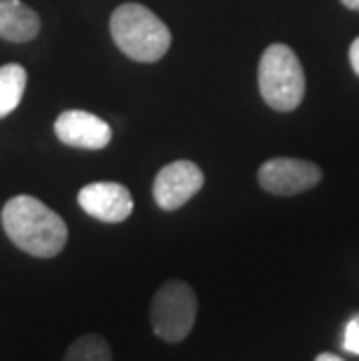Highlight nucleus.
Returning <instances> with one entry per match:
<instances>
[{"instance_id":"obj_3","label":"nucleus","mask_w":359,"mask_h":361,"mask_svg":"<svg viewBox=\"0 0 359 361\" xmlns=\"http://www.w3.org/2000/svg\"><path fill=\"white\" fill-rule=\"evenodd\" d=\"M259 94L276 112H294L305 98V73L289 44H269L257 68Z\"/></svg>"},{"instance_id":"obj_2","label":"nucleus","mask_w":359,"mask_h":361,"mask_svg":"<svg viewBox=\"0 0 359 361\" xmlns=\"http://www.w3.org/2000/svg\"><path fill=\"white\" fill-rule=\"evenodd\" d=\"M110 35L119 51L138 63H157L173 44L171 28L140 3H124L112 12Z\"/></svg>"},{"instance_id":"obj_15","label":"nucleus","mask_w":359,"mask_h":361,"mask_svg":"<svg viewBox=\"0 0 359 361\" xmlns=\"http://www.w3.org/2000/svg\"><path fill=\"white\" fill-rule=\"evenodd\" d=\"M341 5L348 7V10H353V12H359V0H341Z\"/></svg>"},{"instance_id":"obj_13","label":"nucleus","mask_w":359,"mask_h":361,"mask_svg":"<svg viewBox=\"0 0 359 361\" xmlns=\"http://www.w3.org/2000/svg\"><path fill=\"white\" fill-rule=\"evenodd\" d=\"M348 59H350V66H353V71L357 73V78H359V35L353 40V44H350Z\"/></svg>"},{"instance_id":"obj_5","label":"nucleus","mask_w":359,"mask_h":361,"mask_svg":"<svg viewBox=\"0 0 359 361\" xmlns=\"http://www.w3.org/2000/svg\"><path fill=\"white\" fill-rule=\"evenodd\" d=\"M257 182L266 194L273 196H296L315 189L322 182V168L312 161L276 157L259 166Z\"/></svg>"},{"instance_id":"obj_6","label":"nucleus","mask_w":359,"mask_h":361,"mask_svg":"<svg viewBox=\"0 0 359 361\" xmlns=\"http://www.w3.org/2000/svg\"><path fill=\"white\" fill-rule=\"evenodd\" d=\"M205 175L194 161L180 159L173 164L164 166L157 173L154 184H152V196L154 203L166 212L180 210L182 205H187L192 198L203 189Z\"/></svg>"},{"instance_id":"obj_7","label":"nucleus","mask_w":359,"mask_h":361,"mask_svg":"<svg viewBox=\"0 0 359 361\" xmlns=\"http://www.w3.org/2000/svg\"><path fill=\"white\" fill-rule=\"evenodd\" d=\"M78 203L89 217L103 224H121L133 212V196L119 182H91L78 194Z\"/></svg>"},{"instance_id":"obj_9","label":"nucleus","mask_w":359,"mask_h":361,"mask_svg":"<svg viewBox=\"0 0 359 361\" xmlns=\"http://www.w3.org/2000/svg\"><path fill=\"white\" fill-rule=\"evenodd\" d=\"M40 17L21 0H0V37L7 42H30L40 33Z\"/></svg>"},{"instance_id":"obj_12","label":"nucleus","mask_w":359,"mask_h":361,"mask_svg":"<svg viewBox=\"0 0 359 361\" xmlns=\"http://www.w3.org/2000/svg\"><path fill=\"white\" fill-rule=\"evenodd\" d=\"M343 350L348 355L359 357V312H355L353 317L348 319L346 329H343Z\"/></svg>"},{"instance_id":"obj_8","label":"nucleus","mask_w":359,"mask_h":361,"mask_svg":"<svg viewBox=\"0 0 359 361\" xmlns=\"http://www.w3.org/2000/svg\"><path fill=\"white\" fill-rule=\"evenodd\" d=\"M56 137L75 149H105L112 142V126L84 110H66L54 121Z\"/></svg>"},{"instance_id":"obj_1","label":"nucleus","mask_w":359,"mask_h":361,"mask_svg":"<svg viewBox=\"0 0 359 361\" xmlns=\"http://www.w3.org/2000/svg\"><path fill=\"white\" fill-rule=\"evenodd\" d=\"M0 224L12 245L37 259H54L68 243V226L61 214L35 196H14L3 205Z\"/></svg>"},{"instance_id":"obj_4","label":"nucleus","mask_w":359,"mask_h":361,"mask_svg":"<svg viewBox=\"0 0 359 361\" xmlns=\"http://www.w3.org/2000/svg\"><path fill=\"white\" fill-rule=\"evenodd\" d=\"M198 298L192 284L166 280L152 296L150 324L164 343H182L196 324Z\"/></svg>"},{"instance_id":"obj_14","label":"nucleus","mask_w":359,"mask_h":361,"mask_svg":"<svg viewBox=\"0 0 359 361\" xmlns=\"http://www.w3.org/2000/svg\"><path fill=\"white\" fill-rule=\"evenodd\" d=\"M315 361H346L343 357H336V355H331V352H322V355H317L315 357Z\"/></svg>"},{"instance_id":"obj_10","label":"nucleus","mask_w":359,"mask_h":361,"mask_svg":"<svg viewBox=\"0 0 359 361\" xmlns=\"http://www.w3.org/2000/svg\"><path fill=\"white\" fill-rule=\"evenodd\" d=\"M26 68L19 63L0 66V119L12 114L19 107L26 91Z\"/></svg>"},{"instance_id":"obj_11","label":"nucleus","mask_w":359,"mask_h":361,"mask_svg":"<svg viewBox=\"0 0 359 361\" xmlns=\"http://www.w3.org/2000/svg\"><path fill=\"white\" fill-rule=\"evenodd\" d=\"M63 361H112V350L103 336L84 334L68 345Z\"/></svg>"}]
</instances>
